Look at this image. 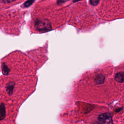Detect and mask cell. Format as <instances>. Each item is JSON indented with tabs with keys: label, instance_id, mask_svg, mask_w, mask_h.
<instances>
[{
	"label": "cell",
	"instance_id": "7a4b0ae2",
	"mask_svg": "<svg viewBox=\"0 0 124 124\" xmlns=\"http://www.w3.org/2000/svg\"><path fill=\"white\" fill-rule=\"evenodd\" d=\"M123 75H124L123 72H120L119 73H117L115 76V79L116 80V81L123 83L124 81Z\"/></svg>",
	"mask_w": 124,
	"mask_h": 124
},
{
	"label": "cell",
	"instance_id": "277c9868",
	"mask_svg": "<svg viewBox=\"0 0 124 124\" xmlns=\"http://www.w3.org/2000/svg\"><path fill=\"white\" fill-rule=\"evenodd\" d=\"M105 79V77L102 75H99L97 76L95 79V81L96 83L97 84H101L102 83Z\"/></svg>",
	"mask_w": 124,
	"mask_h": 124
},
{
	"label": "cell",
	"instance_id": "5b68a950",
	"mask_svg": "<svg viewBox=\"0 0 124 124\" xmlns=\"http://www.w3.org/2000/svg\"><path fill=\"white\" fill-rule=\"evenodd\" d=\"M99 0H90V4L93 6H96L98 3Z\"/></svg>",
	"mask_w": 124,
	"mask_h": 124
},
{
	"label": "cell",
	"instance_id": "6da1fadb",
	"mask_svg": "<svg viewBox=\"0 0 124 124\" xmlns=\"http://www.w3.org/2000/svg\"><path fill=\"white\" fill-rule=\"evenodd\" d=\"M98 120L103 124H112L111 115L108 113H105L100 115L98 117Z\"/></svg>",
	"mask_w": 124,
	"mask_h": 124
},
{
	"label": "cell",
	"instance_id": "8992f818",
	"mask_svg": "<svg viewBox=\"0 0 124 124\" xmlns=\"http://www.w3.org/2000/svg\"><path fill=\"white\" fill-rule=\"evenodd\" d=\"M93 124H101V123H100L96 122V123H93Z\"/></svg>",
	"mask_w": 124,
	"mask_h": 124
},
{
	"label": "cell",
	"instance_id": "3957f363",
	"mask_svg": "<svg viewBox=\"0 0 124 124\" xmlns=\"http://www.w3.org/2000/svg\"><path fill=\"white\" fill-rule=\"evenodd\" d=\"M18 0H0V4L2 5H8L17 2Z\"/></svg>",
	"mask_w": 124,
	"mask_h": 124
}]
</instances>
